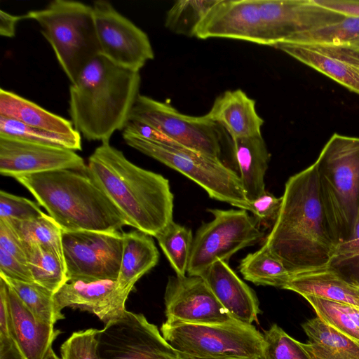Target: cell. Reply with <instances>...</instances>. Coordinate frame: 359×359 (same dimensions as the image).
<instances>
[{"mask_svg": "<svg viewBox=\"0 0 359 359\" xmlns=\"http://www.w3.org/2000/svg\"><path fill=\"white\" fill-rule=\"evenodd\" d=\"M4 221L11 226L23 245H39L63 257L62 230L48 215L45 213L29 220Z\"/></svg>", "mask_w": 359, "mask_h": 359, "instance_id": "obj_30", "label": "cell"}, {"mask_svg": "<svg viewBox=\"0 0 359 359\" xmlns=\"http://www.w3.org/2000/svg\"><path fill=\"white\" fill-rule=\"evenodd\" d=\"M23 18L39 24L71 83L100 55L92 5L74 0H53L43 8L29 11Z\"/></svg>", "mask_w": 359, "mask_h": 359, "instance_id": "obj_6", "label": "cell"}, {"mask_svg": "<svg viewBox=\"0 0 359 359\" xmlns=\"http://www.w3.org/2000/svg\"><path fill=\"white\" fill-rule=\"evenodd\" d=\"M87 174L128 226L156 237L173 221L174 195L169 180L133 163L109 141L101 142L88 157Z\"/></svg>", "mask_w": 359, "mask_h": 359, "instance_id": "obj_2", "label": "cell"}, {"mask_svg": "<svg viewBox=\"0 0 359 359\" xmlns=\"http://www.w3.org/2000/svg\"><path fill=\"white\" fill-rule=\"evenodd\" d=\"M358 292H359V286L358 287Z\"/></svg>", "mask_w": 359, "mask_h": 359, "instance_id": "obj_50", "label": "cell"}, {"mask_svg": "<svg viewBox=\"0 0 359 359\" xmlns=\"http://www.w3.org/2000/svg\"><path fill=\"white\" fill-rule=\"evenodd\" d=\"M0 116L27 126L65 135H81L71 120L46 110L35 102L4 88L0 89Z\"/></svg>", "mask_w": 359, "mask_h": 359, "instance_id": "obj_26", "label": "cell"}, {"mask_svg": "<svg viewBox=\"0 0 359 359\" xmlns=\"http://www.w3.org/2000/svg\"><path fill=\"white\" fill-rule=\"evenodd\" d=\"M238 269L245 280L257 285H269L282 289L292 275L263 245L258 250L243 258Z\"/></svg>", "mask_w": 359, "mask_h": 359, "instance_id": "obj_28", "label": "cell"}, {"mask_svg": "<svg viewBox=\"0 0 359 359\" xmlns=\"http://www.w3.org/2000/svg\"><path fill=\"white\" fill-rule=\"evenodd\" d=\"M281 201V197L278 198L266 191L250 203V212L259 223L261 222H266V221L271 219L274 221L280 207Z\"/></svg>", "mask_w": 359, "mask_h": 359, "instance_id": "obj_41", "label": "cell"}, {"mask_svg": "<svg viewBox=\"0 0 359 359\" xmlns=\"http://www.w3.org/2000/svg\"><path fill=\"white\" fill-rule=\"evenodd\" d=\"M164 301L166 321L218 324L235 320L200 276L169 277Z\"/></svg>", "mask_w": 359, "mask_h": 359, "instance_id": "obj_15", "label": "cell"}, {"mask_svg": "<svg viewBox=\"0 0 359 359\" xmlns=\"http://www.w3.org/2000/svg\"><path fill=\"white\" fill-rule=\"evenodd\" d=\"M7 286L13 327L18 346L25 359H43L60 331L55 330L54 325L37 319Z\"/></svg>", "mask_w": 359, "mask_h": 359, "instance_id": "obj_22", "label": "cell"}, {"mask_svg": "<svg viewBox=\"0 0 359 359\" xmlns=\"http://www.w3.org/2000/svg\"><path fill=\"white\" fill-rule=\"evenodd\" d=\"M122 235L123 252L116 282L121 290L130 292L137 281L158 264L159 252L149 234L135 229Z\"/></svg>", "mask_w": 359, "mask_h": 359, "instance_id": "obj_25", "label": "cell"}, {"mask_svg": "<svg viewBox=\"0 0 359 359\" xmlns=\"http://www.w3.org/2000/svg\"><path fill=\"white\" fill-rule=\"evenodd\" d=\"M0 136L19 138L30 142L59 146L74 151L81 150V135H65L31 127L0 116Z\"/></svg>", "mask_w": 359, "mask_h": 359, "instance_id": "obj_36", "label": "cell"}, {"mask_svg": "<svg viewBox=\"0 0 359 359\" xmlns=\"http://www.w3.org/2000/svg\"><path fill=\"white\" fill-rule=\"evenodd\" d=\"M200 276L233 319L246 324L257 321L260 313L257 296L228 262L218 260Z\"/></svg>", "mask_w": 359, "mask_h": 359, "instance_id": "obj_20", "label": "cell"}, {"mask_svg": "<svg viewBox=\"0 0 359 359\" xmlns=\"http://www.w3.org/2000/svg\"><path fill=\"white\" fill-rule=\"evenodd\" d=\"M38 203L0 191V219L29 220L44 215Z\"/></svg>", "mask_w": 359, "mask_h": 359, "instance_id": "obj_39", "label": "cell"}, {"mask_svg": "<svg viewBox=\"0 0 359 359\" xmlns=\"http://www.w3.org/2000/svg\"><path fill=\"white\" fill-rule=\"evenodd\" d=\"M217 1H177L167 11L165 26L176 34L195 36L197 27Z\"/></svg>", "mask_w": 359, "mask_h": 359, "instance_id": "obj_35", "label": "cell"}, {"mask_svg": "<svg viewBox=\"0 0 359 359\" xmlns=\"http://www.w3.org/2000/svg\"><path fill=\"white\" fill-rule=\"evenodd\" d=\"M140 86V72L98 55L69 86V114L74 127L88 141H109L129 122Z\"/></svg>", "mask_w": 359, "mask_h": 359, "instance_id": "obj_3", "label": "cell"}, {"mask_svg": "<svg viewBox=\"0 0 359 359\" xmlns=\"http://www.w3.org/2000/svg\"><path fill=\"white\" fill-rule=\"evenodd\" d=\"M161 333L189 359H259L264 346L263 334L237 320L218 324L165 321Z\"/></svg>", "mask_w": 359, "mask_h": 359, "instance_id": "obj_8", "label": "cell"}, {"mask_svg": "<svg viewBox=\"0 0 359 359\" xmlns=\"http://www.w3.org/2000/svg\"><path fill=\"white\" fill-rule=\"evenodd\" d=\"M155 238L176 276H186L194 240L191 229L172 221Z\"/></svg>", "mask_w": 359, "mask_h": 359, "instance_id": "obj_33", "label": "cell"}, {"mask_svg": "<svg viewBox=\"0 0 359 359\" xmlns=\"http://www.w3.org/2000/svg\"><path fill=\"white\" fill-rule=\"evenodd\" d=\"M130 292L121 290L114 280L68 281L53 295L60 314L65 307L87 311L104 324L121 317Z\"/></svg>", "mask_w": 359, "mask_h": 359, "instance_id": "obj_18", "label": "cell"}, {"mask_svg": "<svg viewBox=\"0 0 359 359\" xmlns=\"http://www.w3.org/2000/svg\"><path fill=\"white\" fill-rule=\"evenodd\" d=\"M0 276L24 282H34L28 264L1 248Z\"/></svg>", "mask_w": 359, "mask_h": 359, "instance_id": "obj_40", "label": "cell"}, {"mask_svg": "<svg viewBox=\"0 0 359 359\" xmlns=\"http://www.w3.org/2000/svg\"><path fill=\"white\" fill-rule=\"evenodd\" d=\"M100 55L116 65L140 72L154 57L146 32L107 0L93 5Z\"/></svg>", "mask_w": 359, "mask_h": 359, "instance_id": "obj_13", "label": "cell"}, {"mask_svg": "<svg viewBox=\"0 0 359 359\" xmlns=\"http://www.w3.org/2000/svg\"><path fill=\"white\" fill-rule=\"evenodd\" d=\"M0 359H25L16 341L14 331L0 332Z\"/></svg>", "mask_w": 359, "mask_h": 359, "instance_id": "obj_46", "label": "cell"}, {"mask_svg": "<svg viewBox=\"0 0 359 359\" xmlns=\"http://www.w3.org/2000/svg\"><path fill=\"white\" fill-rule=\"evenodd\" d=\"M281 198L263 246L292 273L330 265L338 243L323 206L314 163L287 180Z\"/></svg>", "mask_w": 359, "mask_h": 359, "instance_id": "obj_1", "label": "cell"}, {"mask_svg": "<svg viewBox=\"0 0 359 359\" xmlns=\"http://www.w3.org/2000/svg\"><path fill=\"white\" fill-rule=\"evenodd\" d=\"M130 147L184 175L203 188L208 196L239 209L250 212L239 175L219 158L174 142H156L123 135Z\"/></svg>", "mask_w": 359, "mask_h": 359, "instance_id": "obj_7", "label": "cell"}, {"mask_svg": "<svg viewBox=\"0 0 359 359\" xmlns=\"http://www.w3.org/2000/svg\"><path fill=\"white\" fill-rule=\"evenodd\" d=\"M43 359H60L59 358L55 353H54L52 347L47 352L45 358Z\"/></svg>", "mask_w": 359, "mask_h": 359, "instance_id": "obj_48", "label": "cell"}, {"mask_svg": "<svg viewBox=\"0 0 359 359\" xmlns=\"http://www.w3.org/2000/svg\"><path fill=\"white\" fill-rule=\"evenodd\" d=\"M283 289L301 296H314L359 307L358 287L344 278L332 266L292 273Z\"/></svg>", "mask_w": 359, "mask_h": 359, "instance_id": "obj_23", "label": "cell"}, {"mask_svg": "<svg viewBox=\"0 0 359 359\" xmlns=\"http://www.w3.org/2000/svg\"><path fill=\"white\" fill-rule=\"evenodd\" d=\"M13 178L32 194L62 231L119 232L128 225L87 172L62 169Z\"/></svg>", "mask_w": 359, "mask_h": 359, "instance_id": "obj_4", "label": "cell"}, {"mask_svg": "<svg viewBox=\"0 0 359 359\" xmlns=\"http://www.w3.org/2000/svg\"><path fill=\"white\" fill-rule=\"evenodd\" d=\"M23 15H15L4 10H0V34L2 36L12 38L15 35L18 22L22 20Z\"/></svg>", "mask_w": 359, "mask_h": 359, "instance_id": "obj_47", "label": "cell"}, {"mask_svg": "<svg viewBox=\"0 0 359 359\" xmlns=\"http://www.w3.org/2000/svg\"><path fill=\"white\" fill-rule=\"evenodd\" d=\"M0 278L15 292L37 319L54 325L57 320L65 318L62 314L57 311L54 294L50 290L34 282H24L2 276Z\"/></svg>", "mask_w": 359, "mask_h": 359, "instance_id": "obj_34", "label": "cell"}, {"mask_svg": "<svg viewBox=\"0 0 359 359\" xmlns=\"http://www.w3.org/2000/svg\"><path fill=\"white\" fill-rule=\"evenodd\" d=\"M182 357H183V356H182ZM187 359H189V358H187Z\"/></svg>", "mask_w": 359, "mask_h": 359, "instance_id": "obj_51", "label": "cell"}, {"mask_svg": "<svg viewBox=\"0 0 359 359\" xmlns=\"http://www.w3.org/2000/svg\"><path fill=\"white\" fill-rule=\"evenodd\" d=\"M231 140L233 157L250 203L266 191L264 177L271 154L262 135Z\"/></svg>", "mask_w": 359, "mask_h": 359, "instance_id": "obj_24", "label": "cell"}, {"mask_svg": "<svg viewBox=\"0 0 359 359\" xmlns=\"http://www.w3.org/2000/svg\"><path fill=\"white\" fill-rule=\"evenodd\" d=\"M129 121L149 126L174 142L219 158V126L206 115H186L166 102L140 94Z\"/></svg>", "mask_w": 359, "mask_h": 359, "instance_id": "obj_10", "label": "cell"}, {"mask_svg": "<svg viewBox=\"0 0 359 359\" xmlns=\"http://www.w3.org/2000/svg\"><path fill=\"white\" fill-rule=\"evenodd\" d=\"M285 42L323 44L359 50V18L344 17L337 22L296 34Z\"/></svg>", "mask_w": 359, "mask_h": 359, "instance_id": "obj_31", "label": "cell"}, {"mask_svg": "<svg viewBox=\"0 0 359 359\" xmlns=\"http://www.w3.org/2000/svg\"><path fill=\"white\" fill-rule=\"evenodd\" d=\"M317 5L344 17L359 18V1L313 0Z\"/></svg>", "mask_w": 359, "mask_h": 359, "instance_id": "obj_43", "label": "cell"}, {"mask_svg": "<svg viewBox=\"0 0 359 359\" xmlns=\"http://www.w3.org/2000/svg\"><path fill=\"white\" fill-rule=\"evenodd\" d=\"M99 332L100 330L90 328L72 333L61 346L62 359H99Z\"/></svg>", "mask_w": 359, "mask_h": 359, "instance_id": "obj_38", "label": "cell"}, {"mask_svg": "<svg viewBox=\"0 0 359 359\" xmlns=\"http://www.w3.org/2000/svg\"><path fill=\"white\" fill-rule=\"evenodd\" d=\"M97 342L99 359H179L155 325L128 311L100 330Z\"/></svg>", "mask_w": 359, "mask_h": 359, "instance_id": "obj_12", "label": "cell"}, {"mask_svg": "<svg viewBox=\"0 0 359 359\" xmlns=\"http://www.w3.org/2000/svg\"><path fill=\"white\" fill-rule=\"evenodd\" d=\"M0 248L27 264L25 248L11 226L0 219Z\"/></svg>", "mask_w": 359, "mask_h": 359, "instance_id": "obj_42", "label": "cell"}, {"mask_svg": "<svg viewBox=\"0 0 359 359\" xmlns=\"http://www.w3.org/2000/svg\"><path fill=\"white\" fill-rule=\"evenodd\" d=\"M323 321L359 342V307L314 296L303 297Z\"/></svg>", "mask_w": 359, "mask_h": 359, "instance_id": "obj_32", "label": "cell"}, {"mask_svg": "<svg viewBox=\"0 0 359 359\" xmlns=\"http://www.w3.org/2000/svg\"><path fill=\"white\" fill-rule=\"evenodd\" d=\"M62 244L68 281L117 280L122 233L62 231Z\"/></svg>", "mask_w": 359, "mask_h": 359, "instance_id": "obj_11", "label": "cell"}, {"mask_svg": "<svg viewBox=\"0 0 359 359\" xmlns=\"http://www.w3.org/2000/svg\"><path fill=\"white\" fill-rule=\"evenodd\" d=\"M213 219L194 236L187 275L201 276L218 260L228 262L238 251L264 236L259 222L243 209H209Z\"/></svg>", "mask_w": 359, "mask_h": 359, "instance_id": "obj_9", "label": "cell"}, {"mask_svg": "<svg viewBox=\"0 0 359 359\" xmlns=\"http://www.w3.org/2000/svg\"><path fill=\"white\" fill-rule=\"evenodd\" d=\"M314 163L323 206L339 245L351 236L359 214V137L334 133Z\"/></svg>", "mask_w": 359, "mask_h": 359, "instance_id": "obj_5", "label": "cell"}, {"mask_svg": "<svg viewBox=\"0 0 359 359\" xmlns=\"http://www.w3.org/2000/svg\"><path fill=\"white\" fill-rule=\"evenodd\" d=\"M264 46H274L293 36L344 17L313 0H258Z\"/></svg>", "mask_w": 359, "mask_h": 359, "instance_id": "obj_14", "label": "cell"}, {"mask_svg": "<svg viewBox=\"0 0 359 359\" xmlns=\"http://www.w3.org/2000/svg\"><path fill=\"white\" fill-rule=\"evenodd\" d=\"M358 255H359V214L356 219L351 236L337 245V250L332 262L349 258Z\"/></svg>", "mask_w": 359, "mask_h": 359, "instance_id": "obj_44", "label": "cell"}, {"mask_svg": "<svg viewBox=\"0 0 359 359\" xmlns=\"http://www.w3.org/2000/svg\"><path fill=\"white\" fill-rule=\"evenodd\" d=\"M62 169L86 172L87 164L72 149L0 136L1 175L13 177Z\"/></svg>", "mask_w": 359, "mask_h": 359, "instance_id": "obj_16", "label": "cell"}, {"mask_svg": "<svg viewBox=\"0 0 359 359\" xmlns=\"http://www.w3.org/2000/svg\"><path fill=\"white\" fill-rule=\"evenodd\" d=\"M34 282L55 294L68 282L64 258L36 245H23Z\"/></svg>", "mask_w": 359, "mask_h": 359, "instance_id": "obj_29", "label": "cell"}, {"mask_svg": "<svg viewBox=\"0 0 359 359\" xmlns=\"http://www.w3.org/2000/svg\"><path fill=\"white\" fill-rule=\"evenodd\" d=\"M195 36L264 45L258 0H218L197 27Z\"/></svg>", "mask_w": 359, "mask_h": 359, "instance_id": "obj_17", "label": "cell"}, {"mask_svg": "<svg viewBox=\"0 0 359 359\" xmlns=\"http://www.w3.org/2000/svg\"><path fill=\"white\" fill-rule=\"evenodd\" d=\"M263 350L259 359H314L306 344L288 335L274 324L264 334Z\"/></svg>", "mask_w": 359, "mask_h": 359, "instance_id": "obj_37", "label": "cell"}, {"mask_svg": "<svg viewBox=\"0 0 359 359\" xmlns=\"http://www.w3.org/2000/svg\"><path fill=\"white\" fill-rule=\"evenodd\" d=\"M205 115L222 127L231 139L262 135L264 120L257 112L256 102L241 89L219 95Z\"/></svg>", "mask_w": 359, "mask_h": 359, "instance_id": "obj_21", "label": "cell"}, {"mask_svg": "<svg viewBox=\"0 0 359 359\" xmlns=\"http://www.w3.org/2000/svg\"><path fill=\"white\" fill-rule=\"evenodd\" d=\"M330 266L348 282L356 287L359 286V255L332 262Z\"/></svg>", "mask_w": 359, "mask_h": 359, "instance_id": "obj_45", "label": "cell"}, {"mask_svg": "<svg viewBox=\"0 0 359 359\" xmlns=\"http://www.w3.org/2000/svg\"><path fill=\"white\" fill-rule=\"evenodd\" d=\"M309 339L306 347L314 359H359V342L316 316L302 324Z\"/></svg>", "mask_w": 359, "mask_h": 359, "instance_id": "obj_27", "label": "cell"}, {"mask_svg": "<svg viewBox=\"0 0 359 359\" xmlns=\"http://www.w3.org/2000/svg\"><path fill=\"white\" fill-rule=\"evenodd\" d=\"M273 47L359 94V50L289 42L278 43Z\"/></svg>", "mask_w": 359, "mask_h": 359, "instance_id": "obj_19", "label": "cell"}, {"mask_svg": "<svg viewBox=\"0 0 359 359\" xmlns=\"http://www.w3.org/2000/svg\"><path fill=\"white\" fill-rule=\"evenodd\" d=\"M179 359H187L184 357H182V355H179Z\"/></svg>", "mask_w": 359, "mask_h": 359, "instance_id": "obj_49", "label": "cell"}]
</instances>
